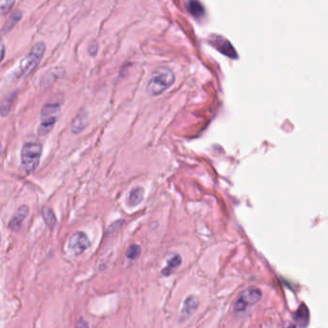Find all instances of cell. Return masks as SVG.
<instances>
[{"mask_svg":"<svg viewBox=\"0 0 328 328\" xmlns=\"http://www.w3.org/2000/svg\"><path fill=\"white\" fill-rule=\"evenodd\" d=\"M175 76L171 70L159 68L151 74L147 84V92L151 95H159L168 89L174 82Z\"/></svg>","mask_w":328,"mask_h":328,"instance_id":"1","label":"cell"},{"mask_svg":"<svg viewBox=\"0 0 328 328\" xmlns=\"http://www.w3.org/2000/svg\"><path fill=\"white\" fill-rule=\"evenodd\" d=\"M45 52V44L43 42H38L36 43L31 51L28 55L21 60L18 71H17V77L18 78H25L30 73H33V71L36 69L42 59V56Z\"/></svg>","mask_w":328,"mask_h":328,"instance_id":"2","label":"cell"},{"mask_svg":"<svg viewBox=\"0 0 328 328\" xmlns=\"http://www.w3.org/2000/svg\"><path fill=\"white\" fill-rule=\"evenodd\" d=\"M42 146L39 143H26L21 148V165L27 172L35 170L40 163Z\"/></svg>","mask_w":328,"mask_h":328,"instance_id":"3","label":"cell"},{"mask_svg":"<svg viewBox=\"0 0 328 328\" xmlns=\"http://www.w3.org/2000/svg\"><path fill=\"white\" fill-rule=\"evenodd\" d=\"M61 112L60 103L45 104L41 112V125L39 128V134L46 135L54 126Z\"/></svg>","mask_w":328,"mask_h":328,"instance_id":"4","label":"cell"},{"mask_svg":"<svg viewBox=\"0 0 328 328\" xmlns=\"http://www.w3.org/2000/svg\"><path fill=\"white\" fill-rule=\"evenodd\" d=\"M262 297V292L259 288L251 286L244 290L238 296L237 300L233 305V312L235 314H242L253 306Z\"/></svg>","mask_w":328,"mask_h":328,"instance_id":"5","label":"cell"},{"mask_svg":"<svg viewBox=\"0 0 328 328\" xmlns=\"http://www.w3.org/2000/svg\"><path fill=\"white\" fill-rule=\"evenodd\" d=\"M208 42L216 48L220 53H222L231 59L238 58L237 51L234 49L231 42L224 37L219 35H211L208 39Z\"/></svg>","mask_w":328,"mask_h":328,"instance_id":"6","label":"cell"},{"mask_svg":"<svg viewBox=\"0 0 328 328\" xmlns=\"http://www.w3.org/2000/svg\"><path fill=\"white\" fill-rule=\"evenodd\" d=\"M91 246V242L84 232H76L70 239V249L74 255L82 254Z\"/></svg>","mask_w":328,"mask_h":328,"instance_id":"7","label":"cell"},{"mask_svg":"<svg viewBox=\"0 0 328 328\" xmlns=\"http://www.w3.org/2000/svg\"><path fill=\"white\" fill-rule=\"evenodd\" d=\"M199 305V300L195 295H190L188 296L184 303H183L182 309L180 312V322H185L188 318H190L195 311L198 309Z\"/></svg>","mask_w":328,"mask_h":328,"instance_id":"8","label":"cell"},{"mask_svg":"<svg viewBox=\"0 0 328 328\" xmlns=\"http://www.w3.org/2000/svg\"><path fill=\"white\" fill-rule=\"evenodd\" d=\"M310 321V313L308 307L302 303L293 316V323L298 328H305L308 326Z\"/></svg>","mask_w":328,"mask_h":328,"instance_id":"9","label":"cell"},{"mask_svg":"<svg viewBox=\"0 0 328 328\" xmlns=\"http://www.w3.org/2000/svg\"><path fill=\"white\" fill-rule=\"evenodd\" d=\"M88 125V112L87 110H80L72 123V131L74 134H78L83 131Z\"/></svg>","mask_w":328,"mask_h":328,"instance_id":"10","label":"cell"},{"mask_svg":"<svg viewBox=\"0 0 328 328\" xmlns=\"http://www.w3.org/2000/svg\"><path fill=\"white\" fill-rule=\"evenodd\" d=\"M29 213V208L26 205H23L21 207H19L18 211L15 213V215L13 216V218L10 220L9 222V227L12 230H18L20 228L23 220L26 219L27 215Z\"/></svg>","mask_w":328,"mask_h":328,"instance_id":"11","label":"cell"},{"mask_svg":"<svg viewBox=\"0 0 328 328\" xmlns=\"http://www.w3.org/2000/svg\"><path fill=\"white\" fill-rule=\"evenodd\" d=\"M21 18H22V12L19 11V10L15 11V12L9 17V18L6 20L4 26H3L2 29H1V32H2L3 34H6V33L10 32V31H11V30H12V29L18 24V22L20 21Z\"/></svg>","mask_w":328,"mask_h":328,"instance_id":"12","label":"cell"},{"mask_svg":"<svg viewBox=\"0 0 328 328\" xmlns=\"http://www.w3.org/2000/svg\"><path fill=\"white\" fill-rule=\"evenodd\" d=\"M182 263V258L179 254H174L167 261L166 266L164 267V270L162 271V274L164 276H169L175 270L178 269V267Z\"/></svg>","mask_w":328,"mask_h":328,"instance_id":"13","label":"cell"},{"mask_svg":"<svg viewBox=\"0 0 328 328\" xmlns=\"http://www.w3.org/2000/svg\"><path fill=\"white\" fill-rule=\"evenodd\" d=\"M189 12L194 16L195 18H201L204 17L205 10L203 5L201 4L199 0H189L187 4Z\"/></svg>","mask_w":328,"mask_h":328,"instance_id":"14","label":"cell"},{"mask_svg":"<svg viewBox=\"0 0 328 328\" xmlns=\"http://www.w3.org/2000/svg\"><path fill=\"white\" fill-rule=\"evenodd\" d=\"M17 95H18V91H14L10 95H8L6 99H4L2 101V103L0 105V115L2 117H7L9 115Z\"/></svg>","mask_w":328,"mask_h":328,"instance_id":"15","label":"cell"},{"mask_svg":"<svg viewBox=\"0 0 328 328\" xmlns=\"http://www.w3.org/2000/svg\"><path fill=\"white\" fill-rule=\"evenodd\" d=\"M143 199H144V189L138 187L130 192L128 196L127 203L130 206H137L142 202Z\"/></svg>","mask_w":328,"mask_h":328,"instance_id":"16","label":"cell"},{"mask_svg":"<svg viewBox=\"0 0 328 328\" xmlns=\"http://www.w3.org/2000/svg\"><path fill=\"white\" fill-rule=\"evenodd\" d=\"M42 218L44 219L46 225L52 229L57 222V219H56V216H55L53 211L49 208H43L42 210Z\"/></svg>","mask_w":328,"mask_h":328,"instance_id":"17","label":"cell"},{"mask_svg":"<svg viewBox=\"0 0 328 328\" xmlns=\"http://www.w3.org/2000/svg\"><path fill=\"white\" fill-rule=\"evenodd\" d=\"M15 3L16 0H0V14L1 15L8 14L15 5Z\"/></svg>","mask_w":328,"mask_h":328,"instance_id":"18","label":"cell"},{"mask_svg":"<svg viewBox=\"0 0 328 328\" xmlns=\"http://www.w3.org/2000/svg\"><path fill=\"white\" fill-rule=\"evenodd\" d=\"M141 254V246L139 245H132L128 248L126 257L129 260H135Z\"/></svg>","mask_w":328,"mask_h":328,"instance_id":"19","label":"cell"},{"mask_svg":"<svg viewBox=\"0 0 328 328\" xmlns=\"http://www.w3.org/2000/svg\"><path fill=\"white\" fill-rule=\"evenodd\" d=\"M89 54L91 56H95L97 51H98V43L96 41H92L89 44V48H88Z\"/></svg>","mask_w":328,"mask_h":328,"instance_id":"20","label":"cell"},{"mask_svg":"<svg viewBox=\"0 0 328 328\" xmlns=\"http://www.w3.org/2000/svg\"><path fill=\"white\" fill-rule=\"evenodd\" d=\"M4 55H5V44L3 40L0 38V63L4 59Z\"/></svg>","mask_w":328,"mask_h":328,"instance_id":"21","label":"cell"}]
</instances>
